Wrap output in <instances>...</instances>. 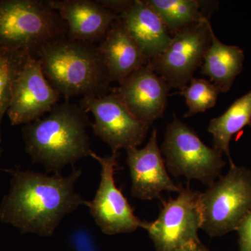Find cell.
<instances>
[{"mask_svg":"<svg viewBox=\"0 0 251 251\" xmlns=\"http://www.w3.org/2000/svg\"><path fill=\"white\" fill-rule=\"evenodd\" d=\"M90 157L100 166V179L94 199L87 201L91 215L103 234L130 233L145 229L147 221L137 217L122 190L115 184V173L118 166L119 153L99 156L92 151Z\"/></svg>","mask_w":251,"mask_h":251,"instance_id":"cell-10","label":"cell"},{"mask_svg":"<svg viewBox=\"0 0 251 251\" xmlns=\"http://www.w3.org/2000/svg\"><path fill=\"white\" fill-rule=\"evenodd\" d=\"M204 247L201 242H192L186 244L176 251H204Z\"/></svg>","mask_w":251,"mask_h":251,"instance_id":"cell-23","label":"cell"},{"mask_svg":"<svg viewBox=\"0 0 251 251\" xmlns=\"http://www.w3.org/2000/svg\"><path fill=\"white\" fill-rule=\"evenodd\" d=\"M88 112L80 105L66 100L57 103L39 120L23 125L25 150L34 163H40L46 173H59L90 156L91 126Z\"/></svg>","mask_w":251,"mask_h":251,"instance_id":"cell-2","label":"cell"},{"mask_svg":"<svg viewBox=\"0 0 251 251\" xmlns=\"http://www.w3.org/2000/svg\"><path fill=\"white\" fill-rule=\"evenodd\" d=\"M177 197L162 201L163 207L153 222L147 221L145 229L156 251H176L186 244L201 242L198 230L202 226L200 194L181 186Z\"/></svg>","mask_w":251,"mask_h":251,"instance_id":"cell-7","label":"cell"},{"mask_svg":"<svg viewBox=\"0 0 251 251\" xmlns=\"http://www.w3.org/2000/svg\"><path fill=\"white\" fill-rule=\"evenodd\" d=\"M204 251H209V250H208V249H206V248H205V247H204Z\"/></svg>","mask_w":251,"mask_h":251,"instance_id":"cell-25","label":"cell"},{"mask_svg":"<svg viewBox=\"0 0 251 251\" xmlns=\"http://www.w3.org/2000/svg\"><path fill=\"white\" fill-rule=\"evenodd\" d=\"M68 33L48 0H0V49L34 56L46 43Z\"/></svg>","mask_w":251,"mask_h":251,"instance_id":"cell-4","label":"cell"},{"mask_svg":"<svg viewBox=\"0 0 251 251\" xmlns=\"http://www.w3.org/2000/svg\"><path fill=\"white\" fill-rule=\"evenodd\" d=\"M126 163L131 179V196L141 201L161 199L163 191L179 192L181 186L171 179L153 128L143 148L126 150Z\"/></svg>","mask_w":251,"mask_h":251,"instance_id":"cell-12","label":"cell"},{"mask_svg":"<svg viewBox=\"0 0 251 251\" xmlns=\"http://www.w3.org/2000/svg\"><path fill=\"white\" fill-rule=\"evenodd\" d=\"M171 89L149 62L119 83L114 91L136 118L151 126L163 117Z\"/></svg>","mask_w":251,"mask_h":251,"instance_id":"cell-14","label":"cell"},{"mask_svg":"<svg viewBox=\"0 0 251 251\" xmlns=\"http://www.w3.org/2000/svg\"><path fill=\"white\" fill-rule=\"evenodd\" d=\"M48 1L67 23L68 36L75 40L99 44L117 18V15L100 1Z\"/></svg>","mask_w":251,"mask_h":251,"instance_id":"cell-15","label":"cell"},{"mask_svg":"<svg viewBox=\"0 0 251 251\" xmlns=\"http://www.w3.org/2000/svg\"><path fill=\"white\" fill-rule=\"evenodd\" d=\"M60 94L46 79L39 59L29 54L13 87L7 111L12 126L25 125L49 113Z\"/></svg>","mask_w":251,"mask_h":251,"instance_id":"cell-11","label":"cell"},{"mask_svg":"<svg viewBox=\"0 0 251 251\" xmlns=\"http://www.w3.org/2000/svg\"><path fill=\"white\" fill-rule=\"evenodd\" d=\"M158 15L168 31L181 29L209 19L202 1L197 0H145Z\"/></svg>","mask_w":251,"mask_h":251,"instance_id":"cell-19","label":"cell"},{"mask_svg":"<svg viewBox=\"0 0 251 251\" xmlns=\"http://www.w3.org/2000/svg\"><path fill=\"white\" fill-rule=\"evenodd\" d=\"M118 16L124 27L150 61L164 52L170 35L158 15L145 0H100Z\"/></svg>","mask_w":251,"mask_h":251,"instance_id":"cell-13","label":"cell"},{"mask_svg":"<svg viewBox=\"0 0 251 251\" xmlns=\"http://www.w3.org/2000/svg\"><path fill=\"white\" fill-rule=\"evenodd\" d=\"M34 57L60 96L100 97L110 93V77L97 45L67 34L46 43Z\"/></svg>","mask_w":251,"mask_h":251,"instance_id":"cell-3","label":"cell"},{"mask_svg":"<svg viewBox=\"0 0 251 251\" xmlns=\"http://www.w3.org/2000/svg\"><path fill=\"white\" fill-rule=\"evenodd\" d=\"M161 151L167 170L175 177L196 179L208 187L221 176L224 155L206 146L197 133L175 116L167 126Z\"/></svg>","mask_w":251,"mask_h":251,"instance_id":"cell-6","label":"cell"},{"mask_svg":"<svg viewBox=\"0 0 251 251\" xmlns=\"http://www.w3.org/2000/svg\"><path fill=\"white\" fill-rule=\"evenodd\" d=\"M79 105L94 118L96 136L107 144L112 153L137 148L146 139L150 126L129 111L116 92L100 97H82Z\"/></svg>","mask_w":251,"mask_h":251,"instance_id":"cell-8","label":"cell"},{"mask_svg":"<svg viewBox=\"0 0 251 251\" xmlns=\"http://www.w3.org/2000/svg\"><path fill=\"white\" fill-rule=\"evenodd\" d=\"M29 54L24 50L0 49V143L1 122L11 104L14 82Z\"/></svg>","mask_w":251,"mask_h":251,"instance_id":"cell-20","label":"cell"},{"mask_svg":"<svg viewBox=\"0 0 251 251\" xmlns=\"http://www.w3.org/2000/svg\"><path fill=\"white\" fill-rule=\"evenodd\" d=\"M220 93L219 89L210 81L193 77L186 88L180 91L188 106L184 117H191L213 108Z\"/></svg>","mask_w":251,"mask_h":251,"instance_id":"cell-21","label":"cell"},{"mask_svg":"<svg viewBox=\"0 0 251 251\" xmlns=\"http://www.w3.org/2000/svg\"><path fill=\"white\" fill-rule=\"evenodd\" d=\"M250 126L251 127V125H250Z\"/></svg>","mask_w":251,"mask_h":251,"instance_id":"cell-26","label":"cell"},{"mask_svg":"<svg viewBox=\"0 0 251 251\" xmlns=\"http://www.w3.org/2000/svg\"><path fill=\"white\" fill-rule=\"evenodd\" d=\"M212 29L210 21L206 19L177 31L164 52L150 61L171 88L183 90L194 77L210 46Z\"/></svg>","mask_w":251,"mask_h":251,"instance_id":"cell-9","label":"cell"},{"mask_svg":"<svg viewBox=\"0 0 251 251\" xmlns=\"http://www.w3.org/2000/svg\"><path fill=\"white\" fill-rule=\"evenodd\" d=\"M6 172L11 175V187L0 204V221L22 234L52 237L66 216L87 206V201L75 190L81 169L74 168L67 176L19 168Z\"/></svg>","mask_w":251,"mask_h":251,"instance_id":"cell-1","label":"cell"},{"mask_svg":"<svg viewBox=\"0 0 251 251\" xmlns=\"http://www.w3.org/2000/svg\"><path fill=\"white\" fill-rule=\"evenodd\" d=\"M97 47L111 82L120 83L150 62L118 16Z\"/></svg>","mask_w":251,"mask_h":251,"instance_id":"cell-16","label":"cell"},{"mask_svg":"<svg viewBox=\"0 0 251 251\" xmlns=\"http://www.w3.org/2000/svg\"><path fill=\"white\" fill-rule=\"evenodd\" d=\"M211 36L210 46L204 54L201 73L209 77L220 92L226 93L242 72L245 55L241 48L223 44L213 29Z\"/></svg>","mask_w":251,"mask_h":251,"instance_id":"cell-17","label":"cell"},{"mask_svg":"<svg viewBox=\"0 0 251 251\" xmlns=\"http://www.w3.org/2000/svg\"><path fill=\"white\" fill-rule=\"evenodd\" d=\"M3 152V150L1 148H0V158H1V153Z\"/></svg>","mask_w":251,"mask_h":251,"instance_id":"cell-24","label":"cell"},{"mask_svg":"<svg viewBox=\"0 0 251 251\" xmlns=\"http://www.w3.org/2000/svg\"><path fill=\"white\" fill-rule=\"evenodd\" d=\"M239 251H251V211L237 229Z\"/></svg>","mask_w":251,"mask_h":251,"instance_id":"cell-22","label":"cell"},{"mask_svg":"<svg viewBox=\"0 0 251 251\" xmlns=\"http://www.w3.org/2000/svg\"><path fill=\"white\" fill-rule=\"evenodd\" d=\"M200 204L201 229L209 237L237 230L251 211V170L231 163L227 174L201 193Z\"/></svg>","mask_w":251,"mask_h":251,"instance_id":"cell-5","label":"cell"},{"mask_svg":"<svg viewBox=\"0 0 251 251\" xmlns=\"http://www.w3.org/2000/svg\"><path fill=\"white\" fill-rule=\"evenodd\" d=\"M251 125V90L237 99L221 116L212 119L208 132L213 136L214 148L233 163L229 144L234 135Z\"/></svg>","mask_w":251,"mask_h":251,"instance_id":"cell-18","label":"cell"}]
</instances>
